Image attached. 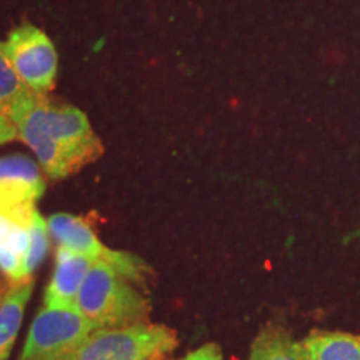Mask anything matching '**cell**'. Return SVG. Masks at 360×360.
I'll use <instances>...</instances> for the list:
<instances>
[{
	"label": "cell",
	"instance_id": "cell-16",
	"mask_svg": "<svg viewBox=\"0 0 360 360\" xmlns=\"http://www.w3.org/2000/svg\"><path fill=\"white\" fill-rule=\"evenodd\" d=\"M17 139H19V130L15 122L6 110L0 109V146L17 141Z\"/></svg>",
	"mask_w": 360,
	"mask_h": 360
},
{
	"label": "cell",
	"instance_id": "cell-2",
	"mask_svg": "<svg viewBox=\"0 0 360 360\" xmlns=\"http://www.w3.org/2000/svg\"><path fill=\"white\" fill-rule=\"evenodd\" d=\"M75 309L97 328L148 322L150 300L107 262L96 260L80 289Z\"/></svg>",
	"mask_w": 360,
	"mask_h": 360
},
{
	"label": "cell",
	"instance_id": "cell-8",
	"mask_svg": "<svg viewBox=\"0 0 360 360\" xmlns=\"http://www.w3.org/2000/svg\"><path fill=\"white\" fill-rule=\"evenodd\" d=\"M96 260L65 247H57L56 267L45 287L44 307L75 309V300Z\"/></svg>",
	"mask_w": 360,
	"mask_h": 360
},
{
	"label": "cell",
	"instance_id": "cell-6",
	"mask_svg": "<svg viewBox=\"0 0 360 360\" xmlns=\"http://www.w3.org/2000/svg\"><path fill=\"white\" fill-rule=\"evenodd\" d=\"M4 45L27 87L39 94L51 92L57 79V52L51 39L37 27L24 24L8 34Z\"/></svg>",
	"mask_w": 360,
	"mask_h": 360
},
{
	"label": "cell",
	"instance_id": "cell-3",
	"mask_svg": "<svg viewBox=\"0 0 360 360\" xmlns=\"http://www.w3.org/2000/svg\"><path fill=\"white\" fill-rule=\"evenodd\" d=\"M177 345L179 337L174 328L142 322L94 330L67 360H155L167 357Z\"/></svg>",
	"mask_w": 360,
	"mask_h": 360
},
{
	"label": "cell",
	"instance_id": "cell-9",
	"mask_svg": "<svg viewBox=\"0 0 360 360\" xmlns=\"http://www.w3.org/2000/svg\"><path fill=\"white\" fill-rule=\"evenodd\" d=\"M45 192L42 167L30 157H0V202L13 207L35 205Z\"/></svg>",
	"mask_w": 360,
	"mask_h": 360
},
{
	"label": "cell",
	"instance_id": "cell-14",
	"mask_svg": "<svg viewBox=\"0 0 360 360\" xmlns=\"http://www.w3.org/2000/svg\"><path fill=\"white\" fill-rule=\"evenodd\" d=\"M51 232H49L47 220L39 214L35 209L29 225V250L25 257V276L27 278H32V274L40 267L47 257L49 245H51Z\"/></svg>",
	"mask_w": 360,
	"mask_h": 360
},
{
	"label": "cell",
	"instance_id": "cell-4",
	"mask_svg": "<svg viewBox=\"0 0 360 360\" xmlns=\"http://www.w3.org/2000/svg\"><path fill=\"white\" fill-rule=\"evenodd\" d=\"M97 330L77 309L44 307L35 315L19 360H67Z\"/></svg>",
	"mask_w": 360,
	"mask_h": 360
},
{
	"label": "cell",
	"instance_id": "cell-12",
	"mask_svg": "<svg viewBox=\"0 0 360 360\" xmlns=\"http://www.w3.org/2000/svg\"><path fill=\"white\" fill-rule=\"evenodd\" d=\"M302 344L309 360H360V335L312 330Z\"/></svg>",
	"mask_w": 360,
	"mask_h": 360
},
{
	"label": "cell",
	"instance_id": "cell-7",
	"mask_svg": "<svg viewBox=\"0 0 360 360\" xmlns=\"http://www.w3.org/2000/svg\"><path fill=\"white\" fill-rule=\"evenodd\" d=\"M35 205L13 207L0 202V272L11 283L30 281L25 276L29 225Z\"/></svg>",
	"mask_w": 360,
	"mask_h": 360
},
{
	"label": "cell",
	"instance_id": "cell-11",
	"mask_svg": "<svg viewBox=\"0 0 360 360\" xmlns=\"http://www.w3.org/2000/svg\"><path fill=\"white\" fill-rule=\"evenodd\" d=\"M249 360H309L302 342H297L281 323H269L252 342Z\"/></svg>",
	"mask_w": 360,
	"mask_h": 360
},
{
	"label": "cell",
	"instance_id": "cell-17",
	"mask_svg": "<svg viewBox=\"0 0 360 360\" xmlns=\"http://www.w3.org/2000/svg\"><path fill=\"white\" fill-rule=\"evenodd\" d=\"M2 297H4L2 295V287H0V300H2Z\"/></svg>",
	"mask_w": 360,
	"mask_h": 360
},
{
	"label": "cell",
	"instance_id": "cell-18",
	"mask_svg": "<svg viewBox=\"0 0 360 360\" xmlns=\"http://www.w3.org/2000/svg\"><path fill=\"white\" fill-rule=\"evenodd\" d=\"M155 360H167V357H162V359H155Z\"/></svg>",
	"mask_w": 360,
	"mask_h": 360
},
{
	"label": "cell",
	"instance_id": "cell-13",
	"mask_svg": "<svg viewBox=\"0 0 360 360\" xmlns=\"http://www.w3.org/2000/svg\"><path fill=\"white\" fill-rule=\"evenodd\" d=\"M32 92L34 90L27 87L13 69L6 52V45L0 42V109L12 115L13 110L19 109Z\"/></svg>",
	"mask_w": 360,
	"mask_h": 360
},
{
	"label": "cell",
	"instance_id": "cell-15",
	"mask_svg": "<svg viewBox=\"0 0 360 360\" xmlns=\"http://www.w3.org/2000/svg\"><path fill=\"white\" fill-rule=\"evenodd\" d=\"M180 360H224V355L217 344L209 342V344L202 345V347L188 352L186 357Z\"/></svg>",
	"mask_w": 360,
	"mask_h": 360
},
{
	"label": "cell",
	"instance_id": "cell-1",
	"mask_svg": "<svg viewBox=\"0 0 360 360\" xmlns=\"http://www.w3.org/2000/svg\"><path fill=\"white\" fill-rule=\"evenodd\" d=\"M19 139L32 148L44 174L65 179L103 154L102 142L84 112L32 92L11 115Z\"/></svg>",
	"mask_w": 360,
	"mask_h": 360
},
{
	"label": "cell",
	"instance_id": "cell-10",
	"mask_svg": "<svg viewBox=\"0 0 360 360\" xmlns=\"http://www.w3.org/2000/svg\"><path fill=\"white\" fill-rule=\"evenodd\" d=\"M34 292V281L11 283L0 300V360H8L19 335L25 307Z\"/></svg>",
	"mask_w": 360,
	"mask_h": 360
},
{
	"label": "cell",
	"instance_id": "cell-5",
	"mask_svg": "<svg viewBox=\"0 0 360 360\" xmlns=\"http://www.w3.org/2000/svg\"><path fill=\"white\" fill-rule=\"evenodd\" d=\"M47 225L52 240L56 242L57 247H65V249L79 252V254L89 255L94 260L107 262L120 276L137 287L146 285L148 276H152V270L141 257L129 254V252L112 250L101 244L87 219L60 212L51 215L47 219Z\"/></svg>",
	"mask_w": 360,
	"mask_h": 360
}]
</instances>
